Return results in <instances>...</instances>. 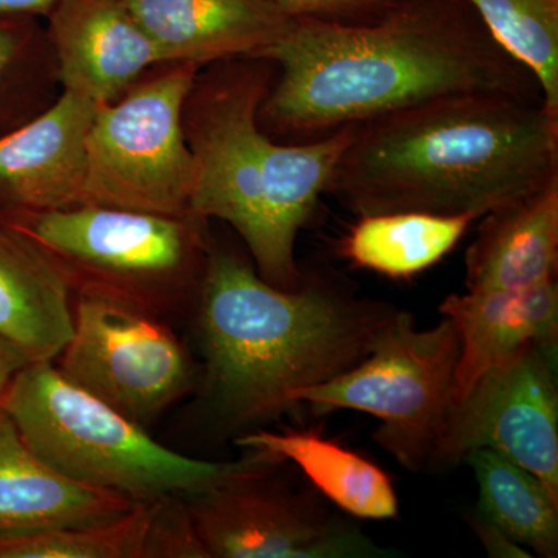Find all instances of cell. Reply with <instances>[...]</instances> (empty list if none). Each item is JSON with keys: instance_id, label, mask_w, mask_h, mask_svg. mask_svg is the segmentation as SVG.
Masks as SVG:
<instances>
[{"instance_id": "6da1fadb", "label": "cell", "mask_w": 558, "mask_h": 558, "mask_svg": "<svg viewBox=\"0 0 558 558\" xmlns=\"http://www.w3.org/2000/svg\"><path fill=\"white\" fill-rule=\"evenodd\" d=\"M253 60L278 68L259 126L303 142L453 95L542 100L462 0H398L363 21L292 17Z\"/></svg>"}, {"instance_id": "7a4b0ae2", "label": "cell", "mask_w": 558, "mask_h": 558, "mask_svg": "<svg viewBox=\"0 0 558 558\" xmlns=\"http://www.w3.org/2000/svg\"><path fill=\"white\" fill-rule=\"evenodd\" d=\"M558 175V117L542 100L476 92L359 124L325 194L360 216L481 219Z\"/></svg>"}, {"instance_id": "3957f363", "label": "cell", "mask_w": 558, "mask_h": 558, "mask_svg": "<svg viewBox=\"0 0 558 558\" xmlns=\"http://www.w3.org/2000/svg\"><path fill=\"white\" fill-rule=\"evenodd\" d=\"M197 292L205 399L230 432L296 409V391L354 368L398 311L326 275L275 288L230 248H208Z\"/></svg>"}, {"instance_id": "277c9868", "label": "cell", "mask_w": 558, "mask_h": 558, "mask_svg": "<svg viewBox=\"0 0 558 558\" xmlns=\"http://www.w3.org/2000/svg\"><path fill=\"white\" fill-rule=\"evenodd\" d=\"M207 81L193 100L186 138L194 172L190 215L219 219L240 234L260 277L299 289L295 259L301 229L326 193L354 126L310 142H274L259 126L271 86L270 62L248 60Z\"/></svg>"}, {"instance_id": "5b68a950", "label": "cell", "mask_w": 558, "mask_h": 558, "mask_svg": "<svg viewBox=\"0 0 558 558\" xmlns=\"http://www.w3.org/2000/svg\"><path fill=\"white\" fill-rule=\"evenodd\" d=\"M22 439L51 469L130 501L191 497L284 464L260 450L230 462L180 454L142 425L76 387L53 362L27 363L0 399Z\"/></svg>"}, {"instance_id": "8992f818", "label": "cell", "mask_w": 558, "mask_h": 558, "mask_svg": "<svg viewBox=\"0 0 558 558\" xmlns=\"http://www.w3.org/2000/svg\"><path fill=\"white\" fill-rule=\"evenodd\" d=\"M205 220L80 205L24 211L11 229L49 255L70 288L109 293L165 317L207 258Z\"/></svg>"}, {"instance_id": "52a82bcc", "label": "cell", "mask_w": 558, "mask_h": 558, "mask_svg": "<svg viewBox=\"0 0 558 558\" xmlns=\"http://www.w3.org/2000/svg\"><path fill=\"white\" fill-rule=\"evenodd\" d=\"M458 359L459 337L449 318L418 329L413 315L398 310L359 365L300 389L293 400L318 416L354 410L379 418L374 440L400 465L418 472L436 465L454 402Z\"/></svg>"}, {"instance_id": "ba28073f", "label": "cell", "mask_w": 558, "mask_h": 558, "mask_svg": "<svg viewBox=\"0 0 558 558\" xmlns=\"http://www.w3.org/2000/svg\"><path fill=\"white\" fill-rule=\"evenodd\" d=\"M197 65L178 62L120 101L98 105L83 205L185 218L194 160L185 131Z\"/></svg>"}, {"instance_id": "9c48e42d", "label": "cell", "mask_w": 558, "mask_h": 558, "mask_svg": "<svg viewBox=\"0 0 558 558\" xmlns=\"http://www.w3.org/2000/svg\"><path fill=\"white\" fill-rule=\"evenodd\" d=\"M58 369L145 428L197 384L193 359L161 315L94 290H78Z\"/></svg>"}, {"instance_id": "30bf717a", "label": "cell", "mask_w": 558, "mask_h": 558, "mask_svg": "<svg viewBox=\"0 0 558 558\" xmlns=\"http://www.w3.org/2000/svg\"><path fill=\"white\" fill-rule=\"evenodd\" d=\"M558 344H531L451 407L436 465L490 449L534 473L558 501Z\"/></svg>"}, {"instance_id": "8fae6325", "label": "cell", "mask_w": 558, "mask_h": 558, "mask_svg": "<svg viewBox=\"0 0 558 558\" xmlns=\"http://www.w3.org/2000/svg\"><path fill=\"white\" fill-rule=\"evenodd\" d=\"M271 470L186 497L208 558L395 557L315 499L267 483Z\"/></svg>"}, {"instance_id": "7c38bea8", "label": "cell", "mask_w": 558, "mask_h": 558, "mask_svg": "<svg viewBox=\"0 0 558 558\" xmlns=\"http://www.w3.org/2000/svg\"><path fill=\"white\" fill-rule=\"evenodd\" d=\"M64 90L105 105L165 64L124 0H58L47 14Z\"/></svg>"}, {"instance_id": "4fadbf2b", "label": "cell", "mask_w": 558, "mask_h": 558, "mask_svg": "<svg viewBox=\"0 0 558 558\" xmlns=\"http://www.w3.org/2000/svg\"><path fill=\"white\" fill-rule=\"evenodd\" d=\"M97 106L64 90L38 119L0 138V194L24 211L83 205Z\"/></svg>"}, {"instance_id": "5bb4252c", "label": "cell", "mask_w": 558, "mask_h": 558, "mask_svg": "<svg viewBox=\"0 0 558 558\" xmlns=\"http://www.w3.org/2000/svg\"><path fill=\"white\" fill-rule=\"evenodd\" d=\"M165 64L253 60L292 16L269 0H124Z\"/></svg>"}, {"instance_id": "9a60e30c", "label": "cell", "mask_w": 558, "mask_h": 558, "mask_svg": "<svg viewBox=\"0 0 558 558\" xmlns=\"http://www.w3.org/2000/svg\"><path fill=\"white\" fill-rule=\"evenodd\" d=\"M459 337L454 402L531 344H558L557 279L523 289L468 290L440 303ZM453 402V403H454Z\"/></svg>"}, {"instance_id": "2e32d148", "label": "cell", "mask_w": 558, "mask_h": 558, "mask_svg": "<svg viewBox=\"0 0 558 558\" xmlns=\"http://www.w3.org/2000/svg\"><path fill=\"white\" fill-rule=\"evenodd\" d=\"M134 506L51 469L0 409V537L116 519Z\"/></svg>"}, {"instance_id": "e0dca14e", "label": "cell", "mask_w": 558, "mask_h": 558, "mask_svg": "<svg viewBox=\"0 0 558 558\" xmlns=\"http://www.w3.org/2000/svg\"><path fill=\"white\" fill-rule=\"evenodd\" d=\"M557 267L558 175L481 218L465 255V288H531L557 279Z\"/></svg>"}, {"instance_id": "ac0fdd59", "label": "cell", "mask_w": 558, "mask_h": 558, "mask_svg": "<svg viewBox=\"0 0 558 558\" xmlns=\"http://www.w3.org/2000/svg\"><path fill=\"white\" fill-rule=\"evenodd\" d=\"M68 278L20 231L0 229V340L28 363L53 362L72 339Z\"/></svg>"}, {"instance_id": "d6986e66", "label": "cell", "mask_w": 558, "mask_h": 558, "mask_svg": "<svg viewBox=\"0 0 558 558\" xmlns=\"http://www.w3.org/2000/svg\"><path fill=\"white\" fill-rule=\"evenodd\" d=\"M236 446L292 462L319 494L355 519L398 517V494L387 473L362 454L323 438L317 429L248 432L236 439Z\"/></svg>"}, {"instance_id": "ffe728a7", "label": "cell", "mask_w": 558, "mask_h": 558, "mask_svg": "<svg viewBox=\"0 0 558 558\" xmlns=\"http://www.w3.org/2000/svg\"><path fill=\"white\" fill-rule=\"evenodd\" d=\"M475 222L472 216L416 211L360 216L341 240L340 253L362 269L409 279L446 258Z\"/></svg>"}, {"instance_id": "44dd1931", "label": "cell", "mask_w": 558, "mask_h": 558, "mask_svg": "<svg viewBox=\"0 0 558 558\" xmlns=\"http://www.w3.org/2000/svg\"><path fill=\"white\" fill-rule=\"evenodd\" d=\"M478 484V512L535 556H558V501L542 481L490 449L470 451L464 461Z\"/></svg>"}, {"instance_id": "7402d4cb", "label": "cell", "mask_w": 558, "mask_h": 558, "mask_svg": "<svg viewBox=\"0 0 558 558\" xmlns=\"http://www.w3.org/2000/svg\"><path fill=\"white\" fill-rule=\"evenodd\" d=\"M488 35L537 81L545 108L558 117V0H462Z\"/></svg>"}, {"instance_id": "603a6c76", "label": "cell", "mask_w": 558, "mask_h": 558, "mask_svg": "<svg viewBox=\"0 0 558 558\" xmlns=\"http://www.w3.org/2000/svg\"><path fill=\"white\" fill-rule=\"evenodd\" d=\"M156 508L140 502L116 519L5 535L0 558H145Z\"/></svg>"}, {"instance_id": "cb8c5ba5", "label": "cell", "mask_w": 558, "mask_h": 558, "mask_svg": "<svg viewBox=\"0 0 558 558\" xmlns=\"http://www.w3.org/2000/svg\"><path fill=\"white\" fill-rule=\"evenodd\" d=\"M145 558H208L202 545L186 497L157 501L150 521Z\"/></svg>"}, {"instance_id": "d4e9b609", "label": "cell", "mask_w": 558, "mask_h": 558, "mask_svg": "<svg viewBox=\"0 0 558 558\" xmlns=\"http://www.w3.org/2000/svg\"><path fill=\"white\" fill-rule=\"evenodd\" d=\"M292 17L363 21L387 10L398 0H269Z\"/></svg>"}, {"instance_id": "484cf974", "label": "cell", "mask_w": 558, "mask_h": 558, "mask_svg": "<svg viewBox=\"0 0 558 558\" xmlns=\"http://www.w3.org/2000/svg\"><path fill=\"white\" fill-rule=\"evenodd\" d=\"M470 526L478 535L481 545L486 549L488 557L494 558H529L531 550L521 546L515 539L509 537L502 529L492 523L486 517L481 515L478 510L469 517Z\"/></svg>"}, {"instance_id": "4316f807", "label": "cell", "mask_w": 558, "mask_h": 558, "mask_svg": "<svg viewBox=\"0 0 558 558\" xmlns=\"http://www.w3.org/2000/svg\"><path fill=\"white\" fill-rule=\"evenodd\" d=\"M27 363V359L16 348L0 340V399L17 371L24 368Z\"/></svg>"}, {"instance_id": "83f0119b", "label": "cell", "mask_w": 558, "mask_h": 558, "mask_svg": "<svg viewBox=\"0 0 558 558\" xmlns=\"http://www.w3.org/2000/svg\"><path fill=\"white\" fill-rule=\"evenodd\" d=\"M58 0H0V14H49Z\"/></svg>"}, {"instance_id": "f1b7e54d", "label": "cell", "mask_w": 558, "mask_h": 558, "mask_svg": "<svg viewBox=\"0 0 558 558\" xmlns=\"http://www.w3.org/2000/svg\"><path fill=\"white\" fill-rule=\"evenodd\" d=\"M20 36L16 32L11 31L5 25H0V75H2L3 70L9 68L11 60L20 49Z\"/></svg>"}]
</instances>
